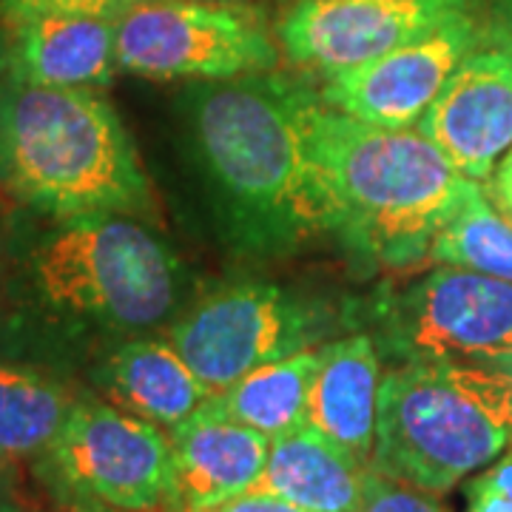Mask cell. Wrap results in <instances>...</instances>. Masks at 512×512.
Masks as SVG:
<instances>
[{"mask_svg":"<svg viewBox=\"0 0 512 512\" xmlns=\"http://www.w3.org/2000/svg\"><path fill=\"white\" fill-rule=\"evenodd\" d=\"M319 359V350H299L214 393L208 404L225 419L259 430L271 441L279 439L308 424V402Z\"/></svg>","mask_w":512,"mask_h":512,"instance_id":"19","label":"cell"},{"mask_svg":"<svg viewBox=\"0 0 512 512\" xmlns=\"http://www.w3.org/2000/svg\"><path fill=\"white\" fill-rule=\"evenodd\" d=\"M114 18L32 15L0 23V77L49 89H106L117 72Z\"/></svg>","mask_w":512,"mask_h":512,"instance_id":"13","label":"cell"},{"mask_svg":"<svg viewBox=\"0 0 512 512\" xmlns=\"http://www.w3.org/2000/svg\"><path fill=\"white\" fill-rule=\"evenodd\" d=\"M308 92L299 80L262 72L200 80L183 94L194 154L228 234L256 254L328 234L302 140Z\"/></svg>","mask_w":512,"mask_h":512,"instance_id":"1","label":"cell"},{"mask_svg":"<svg viewBox=\"0 0 512 512\" xmlns=\"http://www.w3.org/2000/svg\"><path fill=\"white\" fill-rule=\"evenodd\" d=\"M197 512H308L302 507H296L291 501L279 498V495L268 493H242L237 498H228L222 504H214V507H205V510Z\"/></svg>","mask_w":512,"mask_h":512,"instance_id":"27","label":"cell"},{"mask_svg":"<svg viewBox=\"0 0 512 512\" xmlns=\"http://www.w3.org/2000/svg\"><path fill=\"white\" fill-rule=\"evenodd\" d=\"M467 512H512V444L470 481Z\"/></svg>","mask_w":512,"mask_h":512,"instance_id":"22","label":"cell"},{"mask_svg":"<svg viewBox=\"0 0 512 512\" xmlns=\"http://www.w3.org/2000/svg\"><path fill=\"white\" fill-rule=\"evenodd\" d=\"M512 444V379L484 362H402L382 376L370 470L441 495Z\"/></svg>","mask_w":512,"mask_h":512,"instance_id":"5","label":"cell"},{"mask_svg":"<svg viewBox=\"0 0 512 512\" xmlns=\"http://www.w3.org/2000/svg\"><path fill=\"white\" fill-rule=\"evenodd\" d=\"M325 336V313L268 282L208 291L168 325V342L200 382L220 393L259 367L313 348Z\"/></svg>","mask_w":512,"mask_h":512,"instance_id":"7","label":"cell"},{"mask_svg":"<svg viewBox=\"0 0 512 512\" xmlns=\"http://www.w3.org/2000/svg\"><path fill=\"white\" fill-rule=\"evenodd\" d=\"M359 512H447L430 493L396 484L370 470L365 504Z\"/></svg>","mask_w":512,"mask_h":512,"instance_id":"23","label":"cell"},{"mask_svg":"<svg viewBox=\"0 0 512 512\" xmlns=\"http://www.w3.org/2000/svg\"><path fill=\"white\" fill-rule=\"evenodd\" d=\"M481 185H484L487 200L495 205V211L512 225V148L495 163L493 174Z\"/></svg>","mask_w":512,"mask_h":512,"instance_id":"26","label":"cell"},{"mask_svg":"<svg viewBox=\"0 0 512 512\" xmlns=\"http://www.w3.org/2000/svg\"><path fill=\"white\" fill-rule=\"evenodd\" d=\"M484 43L512 57V0H484Z\"/></svg>","mask_w":512,"mask_h":512,"instance_id":"25","label":"cell"},{"mask_svg":"<svg viewBox=\"0 0 512 512\" xmlns=\"http://www.w3.org/2000/svg\"><path fill=\"white\" fill-rule=\"evenodd\" d=\"M23 282L46 319L131 336L180 316L185 274L171 245L143 220L92 214L40 234Z\"/></svg>","mask_w":512,"mask_h":512,"instance_id":"4","label":"cell"},{"mask_svg":"<svg viewBox=\"0 0 512 512\" xmlns=\"http://www.w3.org/2000/svg\"><path fill=\"white\" fill-rule=\"evenodd\" d=\"M35 476L131 512L171 510L174 498L168 433L94 396L77 399Z\"/></svg>","mask_w":512,"mask_h":512,"instance_id":"8","label":"cell"},{"mask_svg":"<svg viewBox=\"0 0 512 512\" xmlns=\"http://www.w3.org/2000/svg\"><path fill=\"white\" fill-rule=\"evenodd\" d=\"M379 348L402 362H484L512 348V282L439 265L376 308Z\"/></svg>","mask_w":512,"mask_h":512,"instance_id":"9","label":"cell"},{"mask_svg":"<svg viewBox=\"0 0 512 512\" xmlns=\"http://www.w3.org/2000/svg\"><path fill=\"white\" fill-rule=\"evenodd\" d=\"M0 191L55 222L148 214L137 146L100 89H49L0 77Z\"/></svg>","mask_w":512,"mask_h":512,"instance_id":"3","label":"cell"},{"mask_svg":"<svg viewBox=\"0 0 512 512\" xmlns=\"http://www.w3.org/2000/svg\"><path fill=\"white\" fill-rule=\"evenodd\" d=\"M319 353L322 359L311 387L308 424L370 467L382 387L376 339L353 333L319 348Z\"/></svg>","mask_w":512,"mask_h":512,"instance_id":"16","label":"cell"},{"mask_svg":"<svg viewBox=\"0 0 512 512\" xmlns=\"http://www.w3.org/2000/svg\"><path fill=\"white\" fill-rule=\"evenodd\" d=\"M92 379L106 402L165 433L214 396L168 339L131 336L97 362Z\"/></svg>","mask_w":512,"mask_h":512,"instance_id":"15","label":"cell"},{"mask_svg":"<svg viewBox=\"0 0 512 512\" xmlns=\"http://www.w3.org/2000/svg\"><path fill=\"white\" fill-rule=\"evenodd\" d=\"M367 476V464L311 424H302L271 441L268 464L248 493L279 495L308 512H359Z\"/></svg>","mask_w":512,"mask_h":512,"instance_id":"17","label":"cell"},{"mask_svg":"<svg viewBox=\"0 0 512 512\" xmlns=\"http://www.w3.org/2000/svg\"><path fill=\"white\" fill-rule=\"evenodd\" d=\"M77 399L52 373L0 359V473L46 456Z\"/></svg>","mask_w":512,"mask_h":512,"instance_id":"18","label":"cell"},{"mask_svg":"<svg viewBox=\"0 0 512 512\" xmlns=\"http://www.w3.org/2000/svg\"><path fill=\"white\" fill-rule=\"evenodd\" d=\"M484 0H296L276 26L285 57L330 77L390 55Z\"/></svg>","mask_w":512,"mask_h":512,"instance_id":"10","label":"cell"},{"mask_svg":"<svg viewBox=\"0 0 512 512\" xmlns=\"http://www.w3.org/2000/svg\"><path fill=\"white\" fill-rule=\"evenodd\" d=\"M476 183L512 148V57L481 46L450 77L416 126Z\"/></svg>","mask_w":512,"mask_h":512,"instance_id":"12","label":"cell"},{"mask_svg":"<svg viewBox=\"0 0 512 512\" xmlns=\"http://www.w3.org/2000/svg\"><path fill=\"white\" fill-rule=\"evenodd\" d=\"M302 140L328 234L387 268L427 259L473 183L419 128L356 120L313 89L302 103Z\"/></svg>","mask_w":512,"mask_h":512,"instance_id":"2","label":"cell"},{"mask_svg":"<svg viewBox=\"0 0 512 512\" xmlns=\"http://www.w3.org/2000/svg\"><path fill=\"white\" fill-rule=\"evenodd\" d=\"M117 66L148 80L274 72L279 40L245 0H137L114 20Z\"/></svg>","mask_w":512,"mask_h":512,"instance_id":"6","label":"cell"},{"mask_svg":"<svg viewBox=\"0 0 512 512\" xmlns=\"http://www.w3.org/2000/svg\"><path fill=\"white\" fill-rule=\"evenodd\" d=\"M484 365L495 367V370H501V373H507L512 379V348L504 350V353H498L493 359H484Z\"/></svg>","mask_w":512,"mask_h":512,"instance_id":"28","label":"cell"},{"mask_svg":"<svg viewBox=\"0 0 512 512\" xmlns=\"http://www.w3.org/2000/svg\"><path fill=\"white\" fill-rule=\"evenodd\" d=\"M40 490L46 495V504H43V512H131L120 510V507H111L100 498H92V495L74 493L69 487H60L55 481H40ZM154 512H171V510H154Z\"/></svg>","mask_w":512,"mask_h":512,"instance_id":"24","label":"cell"},{"mask_svg":"<svg viewBox=\"0 0 512 512\" xmlns=\"http://www.w3.org/2000/svg\"><path fill=\"white\" fill-rule=\"evenodd\" d=\"M137 0H0V23H12L32 15H92V18H120Z\"/></svg>","mask_w":512,"mask_h":512,"instance_id":"21","label":"cell"},{"mask_svg":"<svg viewBox=\"0 0 512 512\" xmlns=\"http://www.w3.org/2000/svg\"><path fill=\"white\" fill-rule=\"evenodd\" d=\"M0 512H29V510H23L20 504L9 501V498H0Z\"/></svg>","mask_w":512,"mask_h":512,"instance_id":"29","label":"cell"},{"mask_svg":"<svg viewBox=\"0 0 512 512\" xmlns=\"http://www.w3.org/2000/svg\"><path fill=\"white\" fill-rule=\"evenodd\" d=\"M484 46V6L461 12L390 55L325 77L330 109L384 128H416L458 66Z\"/></svg>","mask_w":512,"mask_h":512,"instance_id":"11","label":"cell"},{"mask_svg":"<svg viewBox=\"0 0 512 512\" xmlns=\"http://www.w3.org/2000/svg\"><path fill=\"white\" fill-rule=\"evenodd\" d=\"M427 259L512 282V225L487 200L484 185L470 183L461 205L433 239Z\"/></svg>","mask_w":512,"mask_h":512,"instance_id":"20","label":"cell"},{"mask_svg":"<svg viewBox=\"0 0 512 512\" xmlns=\"http://www.w3.org/2000/svg\"><path fill=\"white\" fill-rule=\"evenodd\" d=\"M174 461L171 512H197L248 493L271 453V439L225 419L205 402L168 430Z\"/></svg>","mask_w":512,"mask_h":512,"instance_id":"14","label":"cell"}]
</instances>
